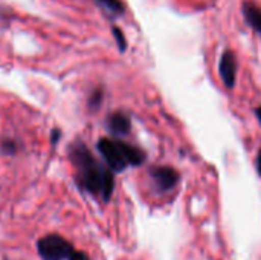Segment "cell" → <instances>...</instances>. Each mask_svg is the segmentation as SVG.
Segmentation results:
<instances>
[{"mask_svg": "<svg viewBox=\"0 0 261 260\" xmlns=\"http://www.w3.org/2000/svg\"><path fill=\"white\" fill-rule=\"evenodd\" d=\"M113 35H115V38H116V43H118L119 51H121V52H124V51H125V48H127V41H125V38H124L122 31H121L119 28H113Z\"/></svg>", "mask_w": 261, "mask_h": 260, "instance_id": "obj_11", "label": "cell"}, {"mask_svg": "<svg viewBox=\"0 0 261 260\" xmlns=\"http://www.w3.org/2000/svg\"><path fill=\"white\" fill-rule=\"evenodd\" d=\"M255 166H257V172H258V175L261 176V149H260V152H258V155H257V162H255Z\"/></svg>", "mask_w": 261, "mask_h": 260, "instance_id": "obj_13", "label": "cell"}, {"mask_svg": "<svg viewBox=\"0 0 261 260\" xmlns=\"http://www.w3.org/2000/svg\"><path fill=\"white\" fill-rule=\"evenodd\" d=\"M96 149L109 169L116 173L125 170L128 166H141L145 161V153L141 149L133 147L121 139L101 138L96 144Z\"/></svg>", "mask_w": 261, "mask_h": 260, "instance_id": "obj_2", "label": "cell"}, {"mask_svg": "<svg viewBox=\"0 0 261 260\" xmlns=\"http://www.w3.org/2000/svg\"><path fill=\"white\" fill-rule=\"evenodd\" d=\"M255 115H257L258 121L261 123V107H257V109H255Z\"/></svg>", "mask_w": 261, "mask_h": 260, "instance_id": "obj_14", "label": "cell"}, {"mask_svg": "<svg viewBox=\"0 0 261 260\" xmlns=\"http://www.w3.org/2000/svg\"><path fill=\"white\" fill-rule=\"evenodd\" d=\"M150 176L153 178L156 187L161 192H170L179 182V173L173 167L168 166H158L150 170Z\"/></svg>", "mask_w": 261, "mask_h": 260, "instance_id": "obj_4", "label": "cell"}, {"mask_svg": "<svg viewBox=\"0 0 261 260\" xmlns=\"http://www.w3.org/2000/svg\"><path fill=\"white\" fill-rule=\"evenodd\" d=\"M0 147H2V152L6 153V155H14L18 149V146L12 141V139H3L0 143Z\"/></svg>", "mask_w": 261, "mask_h": 260, "instance_id": "obj_10", "label": "cell"}, {"mask_svg": "<svg viewBox=\"0 0 261 260\" xmlns=\"http://www.w3.org/2000/svg\"><path fill=\"white\" fill-rule=\"evenodd\" d=\"M219 72L222 77L223 84L228 89H232L236 84V74H237V64H236V57L231 51H225L220 57L219 63Z\"/></svg>", "mask_w": 261, "mask_h": 260, "instance_id": "obj_5", "label": "cell"}, {"mask_svg": "<svg viewBox=\"0 0 261 260\" xmlns=\"http://www.w3.org/2000/svg\"><path fill=\"white\" fill-rule=\"evenodd\" d=\"M75 250L73 244L57 233L46 234L37 241V253L41 260H70Z\"/></svg>", "mask_w": 261, "mask_h": 260, "instance_id": "obj_3", "label": "cell"}, {"mask_svg": "<svg viewBox=\"0 0 261 260\" xmlns=\"http://www.w3.org/2000/svg\"><path fill=\"white\" fill-rule=\"evenodd\" d=\"M245 20L261 35V9L251 2H245L242 6Z\"/></svg>", "mask_w": 261, "mask_h": 260, "instance_id": "obj_7", "label": "cell"}, {"mask_svg": "<svg viewBox=\"0 0 261 260\" xmlns=\"http://www.w3.org/2000/svg\"><path fill=\"white\" fill-rule=\"evenodd\" d=\"M69 158L75 167V182L90 196L109 202L115 190L113 172L109 166L101 164L83 143L70 146Z\"/></svg>", "mask_w": 261, "mask_h": 260, "instance_id": "obj_1", "label": "cell"}, {"mask_svg": "<svg viewBox=\"0 0 261 260\" xmlns=\"http://www.w3.org/2000/svg\"><path fill=\"white\" fill-rule=\"evenodd\" d=\"M96 3L112 15H121L125 11V6L121 0H96Z\"/></svg>", "mask_w": 261, "mask_h": 260, "instance_id": "obj_8", "label": "cell"}, {"mask_svg": "<svg viewBox=\"0 0 261 260\" xmlns=\"http://www.w3.org/2000/svg\"><path fill=\"white\" fill-rule=\"evenodd\" d=\"M101 101H102V90L101 89H96V90H93V93L89 98V107L90 109H98L99 104H101Z\"/></svg>", "mask_w": 261, "mask_h": 260, "instance_id": "obj_9", "label": "cell"}, {"mask_svg": "<svg viewBox=\"0 0 261 260\" xmlns=\"http://www.w3.org/2000/svg\"><path fill=\"white\" fill-rule=\"evenodd\" d=\"M107 129L113 136H125L127 133H130L132 129L128 115L124 112H113L107 118Z\"/></svg>", "mask_w": 261, "mask_h": 260, "instance_id": "obj_6", "label": "cell"}, {"mask_svg": "<svg viewBox=\"0 0 261 260\" xmlns=\"http://www.w3.org/2000/svg\"><path fill=\"white\" fill-rule=\"evenodd\" d=\"M60 130H52V144H55L60 139Z\"/></svg>", "mask_w": 261, "mask_h": 260, "instance_id": "obj_12", "label": "cell"}]
</instances>
